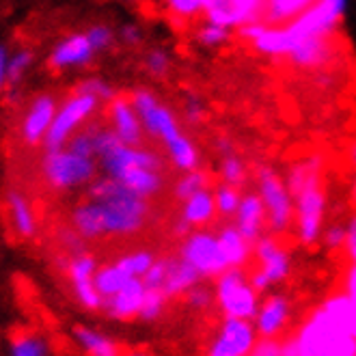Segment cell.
<instances>
[{
	"mask_svg": "<svg viewBox=\"0 0 356 356\" xmlns=\"http://www.w3.org/2000/svg\"><path fill=\"white\" fill-rule=\"evenodd\" d=\"M7 356H52V346L44 334L35 330H22L9 339Z\"/></svg>",
	"mask_w": 356,
	"mask_h": 356,
	"instance_id": "obj_33",
	"label": "cell"
},
{
	"mask_svg": "<svg viewBox=\"0 0 356 356\" xmlns=\"http://www.w3.org/2000/svg\"><path fill=\"white\" fill-rule=\"evenodd\" d=\"M130 97L140 115L145 134L149 140L160 145L173 169L179 173L201 169V149L184 130V121L173 111V106H169L149 87H134L130 91Z\"/></svg>",
	"mask_w": 356,
	"mask_h": 356,
	"instance_id": "obj_2",
	"label": "cell"
},
{
	"mask_svg": "<svg viewBox=\"0 0 356 356\" xmlns=\"http://www.w3.org/2000/svg\"><path fill=\"white\" fill-rule=\"evenodd\" d=\"M346 240H348V227L339 225V222H332V225H326L320 244L326 250H330V253H337V250L346 248Z\"/></svg>",
	"mask_w": 356,
	"mask_h": 356,
	"instance_id": "obj_48",
	"label": "cell"
},
{
	"mask_svg": "<svg viewBox=\"0 0 356 356\" xmlns=\"http://www.w3.org/2000/svg\"><path fill=\"white\" fill-rule=\"evenodd\" d=\"M97 125L99 121H91L87 128H82L76 136H72V140L65 145L72 152L82 154V156H91L97 158V149H95V134H97Z\"/></svg>",
	"mask_w": 356,
	"mask_h": 356,
	"instance_id": "obj_46",
	"label": "cell"
},
{
	"mask_svg": "<svg viewBox=\"0 0 356 356\" xmlns=\"http://www.w3.org/2000/svg\"><path fill=\"white\" fill-rule=\"evenodd\" d=\"M248 277H250V283H253V287H255V289L259 291V294H266V291H268V289L272 287V283L268 281V277L264 275V272H261L259 268H257V270H253V272H250Z\"/></svg>",
	"mask_w": 356,
	"mask_h": 356,
	"instance_id": "obj_57",
	"label": "cell"
},
{
	"mask_svg": "<svg viewBox=\"0 0 356 356\" xmlns=\"http://www.w3.org/2000/svg\"><path fill=\"white\" fill-rule=\"evenodd\" d=\"M39 173L44 184L56 195H70L87 188L102 175L97 158L82 156L70 147L44 149L39 162Z\"/></svg>",
	"mask_w": 356,
	"mask_h": 356,
	"instance_id": "obj_4",
	"label": "cell"
},
{
	"mask_svg": "<svg viewBox=\"0 0 356 356\" xmlns=\"http://www.w3.org/2000/svg\"><path fill=\"white\" fill-rule=\"evenodd\" d=\"M234 225L248 242H257L268 232V212L257 191H246L234 216Z\"/></svg>",
	"mask_w": 356,
	"mask_h": 356,
	"instance_id": "obj_24",
	"label": "cell"
},
{
	"mask_svg": "<svg viewBox=\"0 0 356 356\" xmlns=\"http://www.w3.org/2000/svg\"><path fill=\"white\" fill-rule=\"evenodd\" d=\"M35 67V52L29 46H0V87L3 91H13L24 82V78Z\"/></svg>",
	"mask_w": 356,
	"mask_h": 356,
	"instance_id": "obj_22",
	"label": "cell"
},
{
	"mask_svg": "<svg viewBox=\"0 0 356 356\" xmlns=\"http://www.w3.org/2000/svg\"><path fill=\"white\" fill-rule=\"evenodd\" d=\"M156 253L149 248H136V250H130V253H125L121 257H117L115 261L128 272L132 279H143L145 275L149 272V268L156 264Z\"/></svg>",
	"mask_w": 356,
	"mask_h": 356,
	"instance_id": "obj_40",
	"label": "cell"
},
{
	"mask_svg": "<svg viewBox=\"0 0 356 356\" xmlns=\"http://www.w3.org/2000/svg\"><path fill=\"white\" fill-rule=\"evenodd\" d=\"M216 175L222 184L236 186V188H244L248 181V166L246 162L238 156V154H229V156H220L218 166H216Z\"/></svg>",
	"mask_w": 356,
	"mask_h": 356,
	"instance_id": "obj_38",
	"label": "cell"
},
{
	"mask_svg": "<svg viewBox=\"0 0 356 356\" xmlns=\"http://www.w3.org/2000/svg\"><path fill=\"white\" fill-rule=\"evenodd\" d=\"M147 294V285L143 279H130L115 296L104 300V313L115 322H130L140 316L143 300Z\"/></svg>",
	"mask_w": 356,
	"mask_h": 356,
	"instance_id": "obj_23",
	"label": "cell"
},
{
	"mask_svg": "<svg viewBox=\"0 0 356 356\" xmlns=\"http://www.w3.org/2000/svg\"><path fill=\"white\" fill-rule=\"evenodd\" d=\"M291 320V300L285 294H268L261 298L259 311L253 320L259 337L279 339Z\"/></svg>",
	"mask_w": 356,
	"mask_h": 356,
	"instance_id": "obj_20",
	"label": "cell"
},
{
	"mask_svg": "<svg viewBox=\"0 0 356 356\" xmlns=\"http://www.w3.org/2000/svg\"><path fill=\"white\" fill-rule=\"evenodd\" d=\"M218 216L216 209V199L212 188L188 197L186 201L179 203V218H184L193 229H205L207 225H212L214 218Z\"/></svg>",
	"mask_w": 356,
	"mask_h": 356,
	"instance_id": "obj_27",
	"label": "cell"
},
{
	"mask_svg": "<svg viewBox=\"0 0 356 356\" xmlns=\"http://www.w3.org/2000/svg\"><path fill=\"white\" fill-rule=\"evenodd\" d=\"M214 149H216V154H220V156H229V154H236V143L229 138V136H216L214 138Z\"/></svg>",
	"mask_w": 356,
	"mask_h": 356,
	"instance_id": "obj_56",
	"label": "cell"
},
{
	"mask_svg": "<svg viewBox=\"0 0 356 356\" xmlns=\"http://www.w3.org/2000/svg\"><path fill=\"white\" fill-rule=\"evenodd\" d=\"M346 9L348 0H316V5L296 17L294 22L285 24V29L296 39V44L309 37L334 39L341 29Z\"/></svg>",
	"mask_w": 356,
	"mask_h": 356,
	"instance_id": "obj_11",
	"label": "cell"
},
{
	"mask_svg": "<svg viewBox=\"0 0 356 356\" xmlns=\"http://www.w3.org/2000/svg\"><path fill=\"white\" fill-rule=\"evenodd\" d=\"M119 3H136V0H119Z\"/></svg>",
	"mask_w": 356,
	"mask_h": 356,
	"instance_id": "obj_62",
	"label": "cell"
},
{
	"mask_svg": "<svg viewBox=\"0 0 356 356\" xmlns=\"http://www.w3.org/2000/svg\"><path fill=\"white\" fill-rule=\"evenodd\" d=\"M214 296L216 307L225 318L253 322L261 305V294L250 283L244 268H229L218 279H214Z\"/></svg>",
	"mask_w": 356,
	"mask_h": 356,
	"instance_id": "obj_8",
	"label": "cell"
},
{
	"mask_svg": "<svg viewBox=\"0 0 356 356\" xmlns=\"http://www.w3.org/2000/svg\"><path fill=\"white\" fill-rule=\"evenodd\" d=\"M300 356H356V339L320 305L296 328Z\"/></svg>",
	"mask_w": 356,
	"mask_h": 356,
	"instance_id": "obj_5",
	"label": "cell"
},
{
	"mask_svg": "<svg viewBox=\"0 0 356 356\" xmlns=\"http://www.w3.org/2000/svg\"><path fill=\"white\" fill-rule=\"evenodd\" d=\"M85 33H87L91 46H93V50L97 54H106V52H111L119 44L117 29H113L106 22H93Z\"/></svg>",
	"mask_w": 356,
	"mask_h": 356,
	"instance_id": "obj_45",
	"label": "cell"
},
{
	"mask_svg": "<svg viewBox=\"0 0 356 356\" xmlns=\"http://www.w3.org/2000/svg\"><path fill=\"white\" fill-rule=\"evenodd\" d=\"M250 356H281V341L259 337L257 346L250 352Z\"/></svg>",
	"mask_w": 356,
	"mask_h": 356,
	"instance_id": "obj_53",
	"label": "cell"
},
{
	"mask_svg": "<svg viewBox=\"0 0 356 356\" xmlns=\"http://www.w3.org/2000/svg\"><path fill=\"white\" fill-rule=\"evenodd\" d=\"M74 91H80V93H89L93 97H97L104 106L106 104H111L117 95H119V89L113 85V82L108 78H104V76H97V74H91V76H85V78H80L76 82V87Z\"/></svg>",
	"mask_w": 356,
	"mask_h": 356,
	"instance_id": "obj_39",
	"label": "cell"
},
{
	"mask_svg": "<svg viewBox=\"0 0 356 356\" xmlns=\"http://www.w3.org/2000/svg\"><path fill=\"white\" fill-rule=\"evenodd\" d=\"M337 56V44L334 39H326V37H309L302 39L294 46L291 54L287 56V60L294 65L296 70L302 72H320L326 70L330 63Z\"/></svg>",
	"mask_w": 356,
	"mask_h": 356,
	"instance_id": "obj_19",
	"label": "cell"
},
{
	"mask_svg": "<svg viewBox=\"0 0 356 356\" xmlns=\"http://www.w3.org/2000/svg\"><path fill=\"white\" fill-rule=\"evenodd\" d=\"M266 29H268V24L264 22V19H257V22H250V24H244L242 29H238L236 31V39L242 41V44H246V46H250L255 39L261 37V33Z\"/></svg>",
	"mask_w": 356,
	"mask_h": 356,
	"instance_id": "obj_51",
	"label": "cell"
},
{
	"mask_svg": "<svg viewBox=\"0 0 356 356\" xmlns=\"http://www.w3.org/2000/svg\"><path fill=\"white\" fill-rule=\"evenodd\" d=\"M259 332L250 320L225 318L205 346V356H250Z\"/></svg>",
	"mask_w": 356,
	"mask_h": 356,
	"instance_id": "obj_13",
	"label": "cell"
},
{
	"mask_svg": "<svg viewBox=\"0 0 356 356\" xmlns=\"http://www.w3.org/2000/svg\"><path fill=\"white\" fill-rule=\"evenodd\" d=\"M85 197L97 201L106 238L138 236L149 222L152 201L104 173L87 188Z\"/></svg>",
	"mask_w": 356,
	"mask_h": 356,
	"instance_id": "obj_3",
	"label": "cell"
},
{
	"mask_svg": "<svg viewBox=\"0 0 356 356\" xmlns=\"http://www.w3.org/2000/svg\"><path fill=\"white\" fill-rule=\"evenodd\" d=\"M218 240L222 244L229 268H246L250 264V259L255 257L253 255V242H248L234 222L222 225L218 229Z\"/></svg>",
	"mask_w": 356,
	"mask_h": 356,
	"instance_id": "obj_30",
	"label": "cell"
},
{
	"mask_svg": "<svg viewBox=\"0 0 356 356\" xmlns=\"http://www.w3.org/2000/svg\"><path fill=\"white\" fill-rule=\"evenodd\" d=\"M348 227V240H346V257H348V264L356 268V214L350 216V220L346 222Z\"/></svg>",
	"mask_w": 356,
	"mask_h": 356,
	"instance_id": "obj_52",
	"label": "cell"
},
{
	"mask_svg": "<svg viewBox=\"0 0 356 356\" xmlns=\"http://www.w3.org/2000/svg\"><path fill=\"white\" fill-rule=\"evenodd\" d=\"M177 255L191 264L201 279H218L222 272L229 270V261L225 257L222 244L218 240V232H209V229H193L186 238L179 240Z\"/></svg>",
	"mask_w": 356,
	"mask_h": 356,
	"instance_id": "obj_10",
	"label": "cell"
},
{
	"mask_svg": "<svg viewBox=\"0 0 356 356\" xmlns=\"http://www.w3.org/2000/svg\"><path fill=\"white\" fill-rule=\"evenodd\" d=\"M191 232H193V227L188 225L184 218H177V220L173 222V227H171V234H173L175 238H179V240H181V238H186Z\"/></svg>",
	"mask_w": 356,
	"mask_h": 356,
	"instance_id": "obj_60",
	"label": "cell"
},
{
	"mask_svg": "<svg viewBox=\"0 0 356 356\" xmlns=\"http://www.w3.org/2000/svg\"><path fill=\"white\" fill-rule=\"evenodd\" d=\"M205 188H212V177L203 169H193V171L179 173V177L173 181V197L181 203L188 197L205 191Z\"/></svg>",
	"mask_w": 356,
	"mask_h": 356,
	"instance_id": "obj_37",
	"label": "cell"
},
{
	"mask_svg": "<svg viewBox=\"0 0 356 356\" xmlns=\"http://www.w3.org/2000/svg\"><path fill=\"white\" fill-rule=\"evenodd\" d=\"M264 15V0H205L203 19L232 31L257 22Z\"/></svg>",
	"mask_w": 356,
	"mask_h": 356,
	"instance_id": "obj_17",
	"label": "cell"
},
{
	"mask_svg": "<svg viewBox=\"0 0 356 356\" xmlns=\"http://www.w3.org/2000/svg\"><path fill=\"white\" fill-rule=\"evenodd\" d=\"M173 67H175V60H173L171 50L166 46L156 44V46H149L143 52V70L152 80L160 82V80L171 78Z\"/></svg>",
	"mask_w": 356,
	"mask_h": 356,
	"instance_id": "obj_35",
	"label": "cell"
},
{
	"mask_svg": "<svg viewBox=\"0 0 356 356\" xmlns=\"http://www.w3.org/2000/svg\"><path fill=\"white\" fill-rule=\"evenodd\" d=\"M70 225L78 232V236L89 242H99L106 238V232H104V220H102V212L97 201L85 197L82 201H78L72 212H70Z\"/></svg>",
	"mask_w": 356,
	"mask_h": 356,
	"instance_id": "obj_26",
	"label": "cell"
},
{
	"mask_svg": "<svg viewBox=\"0 0 356 356\" xmlns=\"http://www.w3.org/2000/svg\"><path fill=\"white\" fill-rule=\"evenodd\" d=\"M169 296L164 294L162 289L158 287H147V294H145V300H143V309H140V316L138 320L140 322H147V324H154L158 322L162 316L166 307H169Z\"/></svg>",
	"mask_w": 356,
	"mask_h": 356,
	"instance_id": "obj_43",
	"label": "cell"
},
{
	"mask_svg": "<svg viewBox=\"0 0 356 356\" xmlns=\"http://www.w3.org/2000/svg\"><path fill=\"white\" fill-rule=\"evenodd\" d=\"M95 149L102 173L121 181L132 193L152 201L164 191V169L169 162L164 154L145 145L134 147L121 143L108 123L102 121L95 134Z\"/></svg>",
	"mask_w": 356,
	"mask_h": 356,
	"instance_id": "obj_1",
	"label": "cell"
},
{
	"mask_svg": "<svg viewBox=\"0 0 356 356\" xmlns=\"http://www.w3.org/2000/svg\"><path fill=\"white\" fill-rule=\"evenodd\" d=\"M123 356H152V354H147L145 350H130V352H123Z\"/></svg>",
	"mask_w": 356,
	"mask_h": 356,
	"instance_id": "obj_61",
	"label": "cell"
},
{
	"mask_svg": "<svg viewBox=\"0 0 356 356\" xmlns=\"http://www.w3.org/2000/svg\"><path fill=\"white\" fill-rule=\"evenodd\" d=\"M106 123L121 143L134 145V147L145 145L147 134H145L140 115L130 95L119 93L111 104H106Z\"/></svg>",
	"mask_w": 356,
	"mask_h": 356,
	"instance_id": "obj_18",
	"label": "cell"
},
{
	"mask_svg": "<svg viewBox=\"0 0 356 356\" xmlns=\"http://www.w3.org/2000/svg\"><path fill=\"white\" fill-rule=\"evenodd\" d=\"M58 242H60L63 250H65L67 255L82 253V250H85V244H87L85 240L78 236V232H76L72 225L65 227V229H60V232H58Z\"/></svg>",
	"mask_w": 356,
	"mask_h": 356,
	"instance_id": "obj_50",
	"label": "cell"
},
{
	"mask_svg": "<svg viewBox=\"0 0 356 356\" xmlns=\"http://www.w3.org/2000/svg\"><path fill=\"white\" fill-rule=\"evenodd\" d=\"M132 277L125 272L117 261H111V264H102L97 275H95V285L99 289V294L104 296V300L115 296L117 291L128 283Z\"/></svg>",
	"mask_w": 356,
	"mask_h": 356,
	"instance_id": "obj_36",
	"label": "cell"
},
{
	"mask_svg": "<svg viewBox=\"0 0 356 356\" xmlns=\"http://www.w3.org/2000/svg\"><path fill=\"white\" fill-rule=\"evenodd\" d=\"M294 46H296V39L289 35V31L285 26H270L268 24V29L261 33V37L255 39L248 48L264 58L287 60V56L291 54Z\"/></svg>",
	"mask_w": 356,
	"mask_h": 356,
	"instance_id": "obj_29",
	"label": "cell"
},
{
	"mask_svg": "<svg viewBox=\"0 0 356 356\" xmlns=\"http://www.w3.org/2000/svg\"><path fill=\"white\" fill-rule=\"evenodd\" d=\"M102 106L104 104L89 93L72 91L70 95H65L58 104V111L52 121V128L46 136L44 149L65 147L72 140V136H76L82 128H87L91 121H95Z\"/></svg>",
	"mask_w": 356,
	"mask_h": 356,
	"instance_id": "obj_7",
	"label": "cell"
},
{
	"mask_svg": "<svg viewBox=\"0 0 356 356\" xmlns=\"http://www.w3.org/2000/svg\"><path fill=\"white\" fill-rule=\"evenodd\" d=\"M214 191V199H216V209H218V216L222 218H234L238 207L242 203V188H236V186H229V184H222L218 181L216 186H212Z\"/></svg>",
	"mask_w": 356,
	"mask_h": 356,
	"instance_id": "obj_41",
	"label": "cell"
},
{
	"mask_svg": "<svg viewBox=\"0 0 356 356\" xmlns=\"http://www.w3.org/2000/svg\"><path fill=\"white\" fill-rule=\"evenodd\" d=\"M348 160H350V166H352V171H354V177H352V184H350V201H352V205L356 207V140L350 145V149H348Z\"/></svg>",
	"mask_w": 356,
	"mask_h": 356,
	"instance_id": "obj_55",
	"label": "cell"
},
{
	"mask_svg": "<svg viewBox=\"0 0 356 356\" xmlns=\"http://www.w3.org/2000/svg\"><path fill=\"white\" fill-rule=\"evenodd\" d=\"M117 37H119V44L125 46V48H140L145 44V31L140 24L136 22H123L119 29H117Z\"/></svg>",
	"mask_w": 356,
	"mask_h": 356,
	"instance_id": "obj_49",
	"label": "cell"
},
{
	"mask_svg": "<svg viewBox=\"0 0 356 356\" xmlns=\"http://www.w3.org/2000/svg\"><path fill=\"white\" fill-rule=\"evenodd\" d=\"M74 343L82 350L85 356H123V350L117 339H113L108 332L91 326H74L72 330Z\"/></svg>",
	"mask_w": 356,
	"mask_h": 356,
	"instance_id": "obj_28",
	"label": "cell"
},
{
	"mask_svg": "<svg viewBox=\"0 0 356 356\" xmlns=\"http://www.w3.org/2000/svg\"><path fill=\"white\" fill-rule=\"evenodd\" d=\"M320 305L356 339V300L354 298H350L341 289V291H334V294H328Z\"/></svg>",
	"mask_w": 356,
	"mask_h": 356,
	"instance_id": "obj_32",
	"label": "cell"
},
{
	"mask_svg": "<svg viewBox=\"0 0 356 356\" xmlns=\"http://www.w3.org/2000/svg\"><path fill=\"white\" fill-rule=\"evenodd\" d=\"M236 37V31L220 26L216 22H209V19H203L195 26L193 39L195 44L205 48V50H222L232 44V39Z\"/></svg>",
	"mask_w": 356,
	"mask_h": 356,
	"instance_id": "obj_34",
	"label": "cell"
},
{
	"mask_svg": "<svg viewBox=\"0 0 356 356\" xmlns=\"http://www.w3.org/2000/svg\"><path fill=\"white\" fill-rule=\"evenodd\" d=\"M255 191L266 205L268 232L275 236H285L287 232H291L296 218V199L285 181V173H281L272 164H257Z\"/></svg>",
	"mask_w": 356,
	"mask_h": 356,
	"instance_id": "obj_6",
	"label": "cell"
},
{
	"mask_svg": "<svg viewBox=\"0 0 356 356\" xmlns=\"http://www.w3.org/2000/svg\"><path fill=\"white\" fill-rule=\"evenodd\" d=\"M343 291L350 298L356 300V268L354 266H350L343 275Z\"/></svg>",
	"mask_w": 356,
	"mask_h": 356,
	"instance_id": "obj_58",
	"label": "cell"
},
{
	"mask_svg": "<svg viewBox=\"0 0 356 356\" xmlns=\"http://www.w3.org/2000/svg\"><path fill=\"white\" fill-rule=\"evenodd\" d=\"M296 199V218L294 234L300 246L313 248L322 242V234L326 229L328 216V193L324 181L311 184L294 195Z\"/></svg>",
	"mask_w": 356,
	"mask_h": 356,
	"instance_id": "obj_9",
	"label": "cell"
},
{
	"mask_svg": "<svg viewBox=\"0 0 356 356\" xmlns=\"http://www.w3.org/2000/svg\"><path fill=\"white\" fill-rule=\"evenodd\" d=\"M313 5H316V0H264L261 19L270 26H285Z\"/></svg>",
	"mask_w": 356,
	"mask_h": 356,
	"instance_id": "obj_31",
	"label": "cell"
},
{
	"mask_svg": "<svg viewBox=\"0 0 356 356\" xmlns=\"http://www.w3.org/2000/svg\"><path fill=\"white\" fill-rule=\"evenodd\" d=\"M253 255H255L257 268L268 277L272 287L285 283L291 277V268H294V261H291L289 248L281 242V236H275V234H270V232L264 234L253 244Z\"/></svg>",
	"mask_w": 356,
	"mask_h": 356,
	"instance_id": "obj_16",
	"label": "cell"
},
{
	"mask_svg": "<svg viewBox=\"0 0 356 356\" xmlns=\"http://www.w3.org/2000/svg\"><path fill=\"white\" fill-rule=\"evenodd\" d=\"M186 307L193 309V311H207L212 305H216V296H214V289H209L205 285H195L188 294L184 296Z\"/></svg>",
	"mask_w": 356,
	"mask_h": 356,
	"instance_id": "obj_47",
	"label": "cell"
},
{
	"mask_svg": "<svg viewBox=\"0 0 356 356\" xmlns=\"http://www.w3.org/2000/svg\"><path fill=\"white\" fill-rule=\"evenodd\" d=\"M207 119V108L205 102L199 93L188 91L181 99V121L188 128H201Z\"/></svg>",
	"mask_w": 356,
	"mask_h": 356,
	"instance_id": "obj_44",
	"label": "cell"
},
{
	"mask_svg": "<svg viewBox=\"0 0 356 356\" xmlns=\"http://www.w3.org/2000/svg\"><path fill=\"white\" fill-rule=\"evenodd\" d=\"M169 17L177 24H188L203 17L205 0H162Z\"/></svg>",
	"mask_w": 356,
	"mask_h": 356,
	"instance_id": "obj_42",
	"label": "cell"
},
{
	"mask_svg": "<svg viewBox=\"0 0 356 356\" xmlns=\"http://www.w3.org/2000/svg\"><path fill=\"white\" fill-rule=\"evenodd\" d=\"M97 52L93 50L87 33H70L60 37L48 52V70L54 74H74L93 65Z\"/></svg>",
	"mask_w": 356,
	"mask_h": 356,
	"instance_id": "obj_15",
	"label": "cell"
},
{
	"mask_svg": "<svg viewBox=\"0 0 356 356\" xmlns=\"http://www.w3.org/2000/svg\"><path fill=\"white\" fill-rule=\"evenodd\" d=\"M60 99L54 93H37L29 99L26 108L19 119V138L26 147H44L46 136L52 128Z\"/></svg>",
	"mask_w": 356,
	"mask_h": 356,
	"instance_id": "obj_14",
	"label": "cell"
},
{
	"mask_svg": "<svg viewBox=\"0 0 356 356\" xmlns=\"http://www.w3.org/2000/svg\"><path fill=\"white\" fill-rule=\"evenodd\" d=\"M143 281H145V285L147 287H162V281H164V257H158L156 259V264L149 268V272L147 275L143 277Z\"/></svg>",
	"mask_w": 356,
	"mask_h": 356,
	"instance_id": "obj_54",
	"label": "cell"
},
{
	"mask_svg": "<svg viewBox=\"0 0 356 356\" xmlns=\"http://www.w3.org/2000/svg\"><path fill=\"white\" fill-rule=\"evenodd\" d=\"M5 209H7V222L11 234L17 240H33L37 236V229H39V220L35 214V207L31 203V199L17 191V188H7L5 193Z\"/></svg>",
	"mask_w": 356,
	"mask_h": 356,
	"instance_id": "obj_21",
	"label": "cell"
},
{
	"mask_svg": "<svg viewBox=\"0 0 356 356\" xmlns=\"http://www.w3.org/2000/svg\"><path fill=\"white\" fill-rule=\"evenodd\" d=\"M99 266L102 264L97 261V257L87 253V250L63 259V270H65V275H67L72 294L78 307L89 313L104 309V296L99 294V289L95 285V275Z\"/></svg>",
	"mask_w": 356,
	"mask_h": 356,
	"instance_id": "obj_12",
	"label": "cell"
},
{
	"mask_svg": "<svg viewBox=\"0 0 356 356\" xmlns=\"http://www.w3.org/2000/svg\"><path fill=\"white\" fill-rule=\"evenodd\" d=\"M281 356H300V350H298L294 334H289V337L281 339Z\"/></svg>",
	"mask_w": 356,
	"mask_h": 356,
	"instance_id": "obj_59",
	"label": "cell"
},
{
	"mask_svg": "<svg viewBox=\"0 0 356 356\" xmlns=\"http://www.w3.org/2000/svg\"><path fill=\"white\" fill-rule=\"evenodd\" d=\"M203 279L199 272L186 264L179 255H169L164 257V281H162V291L169 298H181L191 291L195 285H199Z\"/></svg>",
	"mask_w": 356,
	"mask_h": 356,
	"instance_id": "obj_25",
	"label": "cell"
}]
</instances>
